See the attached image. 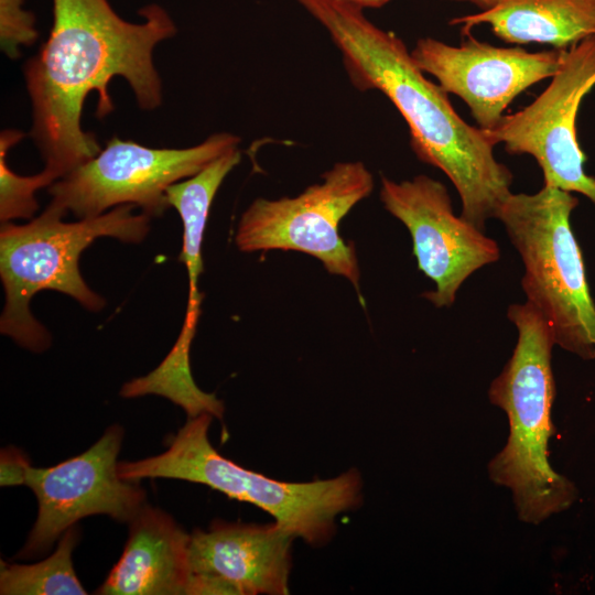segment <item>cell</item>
Returning <instances> with one entry per match:
<instances>
[{
  "mask_svg": "<svg viewBox=\"0 0 595 595\" xmlns=\"http://www.w3.org/2000/svg\"><path fill=\"white\" fill-rule=\"evenodd\" d=\"M594 86L595 36H591L570 46L551 83L533 102L483 130L493 145L504 143L510 154L533 156L544 185L581 193L595 204V178L584 171L585 155L575 129L580 105Z\"/></svg>",
  "mask_w": 595,
  "mask_h": 595,
  "instance_id": "9",
  "label": "cell"
},
{
  "mask_svg": "<svg viewBox=\"0 0 595 595\" xmlns=\"http://www.w3.org/2000/svg\"><path fill=\"white\" fill-rule=\"evenodd\" d=\"M34 15L24 9V0H0V43L2 51L17 58L20 48L35 42Z\"/></svg>",
  "mask_w": 595,
  "mask_h": 595,
  "instance_id": "19",
  "label": "cell"
},
{
  "mask_svg": "<svg viewBox=\"0 0 595 595\" xmlns=\"http://www.w3.org/2000/svg\"><path fill=\"white\" fill-rule=\"evenodd\" d=\"M507 316L517 328L518 339L488 394L491 403L506 412L509 436L490 461L488 472L493 482L511 491L520 520L536 524L566 509L576 491L570 480L552 469L548 457L555 394L551 326L527 301L510 304Z\"/></svg>",
  "mask_w": 595,
  "mask_h": 595,
  "instance_id": "3",
  "label": "cell"
},
{
  "mask_svg": "<svg viewBox=\"0 0 595 595\" xmlns=\"http://www.w3.org/2000/svg\"><path fill=\"white\" fill-rule=\"evenodd\" d=\"M142 22L123 20L108 0H53V24L36 55L24 65L32 107L31 138L44 169L57 180L99 153L84 131L82 113L89 94L98 95L97 117L113 110L108 91L122 77L140 109L162 104V82L153 63L156 45L176 33L169 12L156 3L139 10Z\"/></svg>",
  "mask_w": 595,
  "mask_h": 595,
  "instance_id": "1",
  "label": "cell"
},
{
  "mask_svg": "<svg viewBox=\"0 0 595 595\" xmlns=\"http://www.w3.org/2000/svg\"><path fill=\"white\" fill-rule=\"evenodd\" d=\"M23 138L24 133L17 129H6L0 134V218L2 223L31 218L39 208L35 193L57 181V177L45 169L31 176H22L8 166L9 149Z\"/></svg>",
  "mask_w": 595,
  "mask_h": 595,
  "instance_id": "18",
  "label": "cell"
},
{
  "mask_svg": "<svg viewBox=\"0 0 595 595\" xmlns=\"http://www.w3.org/2000/svg\"><path fill=\"white\" fill-rule=\"evenodd\" d=\"M134 207L120 205L98 216L66 223L65 213L48 204L28 224L2 223L0 275L6 302L1 333L32 351L48 348L51 336L30 310L32 298L42 290L67 294L89 311L101 310L105 300L85 283L79 257L100 237L141 242L150 230V216L143 212L136 214Z\"/></svg>",
  "mask_w": 595,
  "mask_h": 595,
  "instance_id": "4",
  "label": "cell"
},
{
  "mask_svg": "<svg viewBox=\"0 0 595 595\" xmlns=\"http://www.w3.org/2000/svg\"><path fill=\"white\" fill-rule=\"evenodd\" d=\"M240 138L214 133L190 148H150L112 137L93 159L48 186L50 204L78 218L98 216L131 204L150 217L169 206L166 190L188 178L225 152L238 148Z\"/></svg>",
  "mask_w": 595,
  "mask_h": 595,
  "instance_id": "8",
  "label": "cell"
},
{
  "mask_svg": "<svg viewBox=\"0 0 595 595\" xmlns=\"http://www.w3.org/2000/svg\"><path fill=\"white\" fill-rule=\"evenodd\" d=\"M295 1L325 28L353 86L377 89L393 104L409 127L415 155L450 178L462 202L461 217L485 231L512 183L485 131L457 115L447 93L424 76L403 41L369 21L361 7L347 0Z\"/></svg>",
  "mask_w": 595,
  "mask_h": 595,
  "instance_id": "2",
  "label": "cell"
},
{
  "mask_svg": "<svg viewBox=\"0 0 595 595\" xmlns=\"http://www.w3.org/2000/svg\"><path fill=\"white\" fill-rule=\"evenodd\" d=\"M1 486L24 485L26 470L30 462L22 452L13 447L1 451L0 457Z\"/></svg>",
  "mask_w": 595,
  "mask_h": 595,
  "instance_id": "20",
  "label": "cell"
},
{
  "mask_svg": "<svg viewBox=\"0 0 595 595\" xmlns=\"http://www.w3.org/2000/svg\"><path fill=\"white\" fill-rule=\"evenodd\" d=\"M456 1L470 2V3L475 4L476 7H478L479 9H482V11H484V10H488V9L494 8L501 0H456Z\"/></svg>",
  "mask_w": 595,
  "mask_h": 595,
  "instance_id": "22",
  "label": "cell"
},
{
  "mask_svg": "<svg viewBox=\"0 0 595 595\" xmlns=\"http://www.w3.org/2000/svg\"><path fill=\"white\" fill-rule=\"evenodd\" d=\"M241 153L231 149L197 174L172 184L166 190L169 206L174 207L183 224V245L180 255L188 274V300L184 324L167 356L153 370L156 380L174 389L193 383L190 350L201 314L202 294L198 279L203 271L202 244L213 199L228 173L239 164Z\"/></svg>",
  "mask_w": 595,
  "mask_h": 595,
  "instance_id": "14",
  "label": "cell"
},
{
  "mask_svg": "<svg viewBox=\"0 0 595 595\" xmlns=\"http://www.w3.org/2000/svg\"><path fill=\"white\" fill-rule=\"evenodd\" d=\"M123 431L109 426L84 453L55 466H29L24 485L37 499V517L18 558L46 552L82 518L107 515L129 523L145 505V491L118 472Z\"/></svg>",
  "mask_w": 595,
  "mask_h": 595,
  "instance_id": "10",
  "label": "cell"
},
{
  "mask_svg": "<svg viewBox=\"0 0 595 595\" xmlns=\"http://www.w3.org/2000/svg\"><path fill=\"white\" fill-rule=\"evenodd\" d=\"M78 530L67 529L53 554L31 564L1 561L0 594L2 595H85L87 592L73 566L72 553L78 542Z\"/></svg>",
  "mask_w": 595,
  "mask_h": 595,
  "instance_id": "17",
  "label": "cell"
},
{
  "mask_svg": "<svg viewBox=\"0 0 595 595\" xmlns=\"http://www.w3.org/2000/svg\"><path fill=\"white\" fill-rule=\"evenodd\" d=\"M372 190V174L363 162H338L298 196L255 199L241 215L235 242L244 252L280 249L310 255L359 292L356 250L340 237L338 227Z\"/></svg>",
  "mask_w": 595,
  "mask_h": 595,
  "instance_id": "7",
  "label": "cell"
},
{
  "mask_svg": "<svg viewBox=\"0 0 595 595\" xmlns=\"http://www.w3.org/2000/svg\"><path fill=\"white\" fill-rule=\"evenodd\" d=\"M293 539L275 522L215 521L207 530H194L186 595L289 594Z\"/></svg>",
  "mask_w": 595,
  "mask_h": 595,
  "instance_id": "13",
  "label": "cell"
},
{
  "mask_svg": "<svg viewBox=\"0 0 595 595\" xmlns=\"http://www.w3.org/2000/svg\"><path fill=\"white\" fill-rule=\"evenodd\" d=\"M213 416L188 418L165 452L134 462H119L122 479L173 478L206 485L226 496L252 504L271 515L294 538L322 547L334 536L337 516L363 501V480L356 469L307 483L272 479L220 455L210 444Z\"/></svg>",
  "mask_w": 595,
  "mask_h": 595,
  "instance_id": "5",
  "label": "cell"
},
{
  "mask_svg": "<svg viewBox=\"0 0 595 595\" xmlns=\"http://www.w3.org/2000/svg\"><path fill=\"white\" fill-rule=\"evenodd\" d=\"M571 192L547 186L534 194L511 193L497 219L521 257L527 302L551 326L555 345L584 359L595 358V304L570 216Z\"/></svg>",
  "mask_w": 595,
  "mask_h": 595,
  "instance_id": "6",
  "label": "cell"
},
{
  "mask_svg": "<svg viewBox=\"0 0 595 595\" xmlns=\"http://www.w3.org/2000/svg\"><path fill=\"white\" fill-rule=\"evenodd\" d=\"M450 23L462 24L463 34L486 23L507 43L566 48L595 36V0H501L491 9Z\"/></svg>",
  "mask_w": 595,
  "mask_h": 595,
  "instance_id": "16",
  "label": "cell"
},
{
  "mask_svg": "<svg viewBox=\"0 0 595 595\" xmlns=\"http://www.w3.org/2000/svg\"><path fill=\"white\" fill-rule=\"evenodd\" d=\"M347 1L353 2L361 7L363 9H365V8H379V7L385 6L391 0H347Z\"/></svg>",
  "mask_w": 595,
  "mask_h": 595,
  "instance_id": "21",
  "label": "cell"
},
{
  "mask_svg": "<svg viewBox=\"0 0 595 595\" xmlns=\"http://www.w3.org/2000/svg\"><path fill=\"white\" fill-rule=\"evenodd\" d=\"M380 201L409 230L418 268L435 283L423 296L436 307L452 306L461 285L500 258L498 244L454 214L445 185L434 178L381 176Z\"/></svg>",
  "mask_w": 595,
  "mask_h": 595,
  "instance_id": "11",
  "label": "cell"
},
{
  "mask_svg": "<svg viewBox=\"0 0 595 595\" xmlns=\"http://www.w3.org/2000/svg\"><path fill=\"white\" fill-rule=\"evenodd\" d=\"M190 540L169 513L145 504L129 522L125 550L96 594L186 595Z\"/></svg>",
  "mask_w": 595,
  "mask_h": 595,
  "instance_id": "15",
  "label": "cell"
},
{
  "mask_svg": "<svg viewBox=\"0 0 595 595\" xmlns=\"http://www.w3.org/2000/svg\"><path fill=\"white\" fill-rule=\"evenodd\" d=\"M459 46L432 37L419 39L411 55L446 91L469 107L479 128L489 130L502 119L511 101L536 83L552 77L567 48L530 53L521 47H499L464 33Z\"/></svg>",
  "mask_w": 595,
  "mask_h": 595,
  "instance_id": "12",
  "label": "cell"
}]
</instances>
